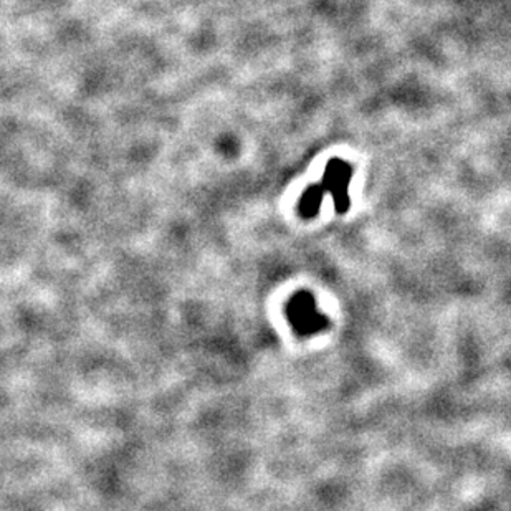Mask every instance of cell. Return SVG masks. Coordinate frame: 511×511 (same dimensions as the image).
Instances as JSON below:
<instances>
[{"label":"cell","mask_w":511,"mask_h":511,"mask_svg":"<svg viewBox=\"0 0 511 511\" xmlns=\"http://www.w3.org/2000/svg\"><path fill=\"white\" fill-rule=\"evenodd\" d=\"M288 316H290L293 328L301 334L315 333L321 326L326 323V320L316 311L315 300L310 295H298L293 298L288 308Z\"/></svg>","instance_id":"cell-2"},{"label":"cell","mask_w":511,"mask_h":511,"mask_svg":"<svg viewBox=\"0 0 511 511\" xmlns=\"http://www.w3.org/2000/svg\"><path fill=\"white\" fill-rule=\"evenodd\" d=\"M353 177L351 164L343 159H331L326 164L324 176H323V187L324 191H329L333 196L334 207L339 214H344L349 207V196L348 187Z\"/></svg>","instance_id":"cell-1"},{"label":"cell","mask_w":511,"mask_h":511,"mask_svg":"<svg viewBox=\"0 0 511 511\" xmlns=\"http://www.w3.org/2000/svg\"><path fill=\"white\" fill-rule=\"evenodd\" d=\"M324 196V187L320 186V184H315V186H310L303 192L300 198V203H298V214H300L303 219H313V217L318 215L320 206L323 202Z\"/></svg>","instance_id":"cell-3"}]
</instances>
